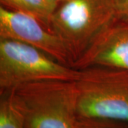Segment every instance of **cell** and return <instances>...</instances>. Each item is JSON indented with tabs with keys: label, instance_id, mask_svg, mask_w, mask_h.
Segmentation results:
<instances>
[{
	"label": "cell",
	"instance_id": "cell-8",
	"mask_svg": "<svg viewBox=\"0 0 128 128\" xmlns=\"http://www.w3.org/2000/svg\"><path fill=\"white\" fill-rule=\"evenodd\" d=\"M0 95V128H25L23 114L16 105L13 90Z\"/></svg>",
	"mask_w": 128,
	"mask_h": 128
},
{
	"label": "cell",
	"instance_id": "cell-7",
	"mask_svg": "<svg viewBox=\"0 0 128 128\" xmlns=\"http://www.w3.org/2000/svg\"><path fill=\"white\" fill-rule=\"evenodd\" d=\"M1 6L32 14L49 29L51 16L58 4L50 0H0Z\"/></svg>",
	"mask_w": 128,
	"mask_h": 128
},
{
	"label": "cell",
	"instance_id": "cell-4",
	"mask_svg": "<svg viewBox=\"0 0 128 128\" xmlns=\"http://www.w3.org/2000/svg\"><path fill=\"white\" fill-rule=\"evenodd\" d=\"M80 74V69L61 64L34 46L0 38V92L39 80L76 81Z\"/></svg>",
	"mask_w": 128,
	"mask_h": 128
},
{
	"label": "cell",
	"instance_id": "cell-2",
	"mask_svg": "<svg viewBox=\"0 0 128 128\" xmlns=\"http://www.w3.org/2000/svg\"><path fill=\"white\" fill-rule=\"evenodd\" d=\"M80 70L75 81L78 118L128 122V71L102 66Z\"/></svg>",
	"mask_w": 128,
	"mask_h": 128
},
{
	"label": "cell",
	"instance_id": "cell-1",
	"mask_svg": "<svg viewBox=\"0 0 128 128\" xmlns=\"http://www.w3.org/2000/svg\"><path fill=\"white\" fill-rule=\"evenodd\" d=\"M13 90L25 128H73L78 119L75 81L45 80Z\"/></svg>",
	"mask_w": 128,
	"mask_h": 128
},
{
	"label": "cell",
	"instance_id": "cell-6",
	"mask_svg": "<svg viewBox=\"0 0 128 128\" xmlns=\"http://www.w3.org/2000/svg\"><path fill=\"white\" fill-rule=\"evenodd\" d=\"M91 66L128 71V23L116 21L105 28L72 67L83 69Z\"/></svg>",
	"mask_w": 128,
	"mask_h": 128
},
{
	"label": "cell",
	"instance_id": "cell-3",
	"mask_svg": "<svg viewBox=\"0 0 128 128\" xmlns=\"http://www.w3.org/2000/svg\"><path fill=\"white\" fill-rule=\"evenodd\" d=\"M116 21L111 0H64L51 16L49 30L63 41L75 63Z\"/></svg>",
	"mask_w": 128,
	"mask_h": 128
},
{
	"label": "cell",
	"instance_id": "cell-11",
	"mask_svg": "<svg viewBox=\"0 0 128 128\" xmlns=\"http://www.w3.org/2000/svg\"><path fill=\"white\" fill-rule=\"evenodd\" d=\"M51 2H54V3H56V4H59L60 2H63L64 0H50Z\"/></svg>",
	"mask_w": 128,
	"mask_h": 128
},
{
	"label": "cell",
	"instance_id": "cell-9",
	"mask_svg": "<svg viewBox=\"0 0 128 128\" xmlns=\"http://www.w3.org/2000/svg\"><path fill=\"white\" fill-rule=\"evenodd\" d=\"M73 128H128V122L103 118H78Z\"/></svg>",
	"mask_w": 128,
	"mask_h": 128
},
{
	"label": "cell",
	"instance_id": "cell-10",
	"mask_svg": "<svg viewBox=\"0 0 128 128\" xmlns=\"http://www.w3.org/2000/svg\"><path fill=\"white\" fill-rule=\"evenodd\" d=\"M117 21L128 23V0H111Z\"/></svg>",
	"mask_w": 128,
	"mask_h": 128
},
{
	"label": "cell",
	"instance_id": "cell-5",
	"mask_svg": "<svg viewBox=\"0 0 128 128\" xmlns=\"http://www.w3.org/2000/svg\"><path fill=\"white\" fill-rule=\"evenodd\" d=\"M0 38L21 41L72 67L74 60L63 41L32 14L0 6Z\"/></svg>",
	"mask_w": 128,
	"mask_h": 128
}]
</instances>
